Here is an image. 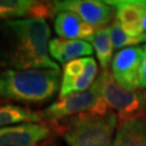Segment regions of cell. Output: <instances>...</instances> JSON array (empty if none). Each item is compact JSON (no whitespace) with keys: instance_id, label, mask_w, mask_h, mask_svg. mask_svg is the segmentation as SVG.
<instances>
[{"instance_id":"6da1fadb","label":"cell","mask_w":146,"mask_h":146,"mask_svg":"<svg viewBox=\"0 0 146 146\" xmlns=\"http://www.w3.org/2000/svg\"><path fill=\"white\" fill-rule=\"evenodd\" d=\"M51 31L46 19L0 22V72L60 69L49 54Z\"/></svg>"},{"instance_id":"7a4b0ae2","label":"cell","mask_w":146,"mask_h":146,"mask_svg":"<svg viewBox=\"0 0 146 146\" xmlns=\"http://www.w3.org/2000/svg\"><path fill=\"white\" fill-rule=\"evenodd\" d=\"M118 117L104 102L96 108L51 125L68 146H113Z\"/></svg>"},{"instance_id":"3957f363","label":"cell","mask_w":146,"mask_h":146,"mask_svg":"<svg viewBox=\"0 0 146 146\" xmlns=\"http://www.w3.org/2000/svg\"><path fill=\"white\" fill-rule=\"evenodd\" d=\"M60 69H26L0 72V99L24 104H42L60 92Z\"/></svg>"},{"instance_id":"277c9868","label":"cell","mask_w":146,"mask_h":146,"mask_svg":"<svg viewBox=\"0 0 146 146\" xmlns=\"http://www.w3.org/2000/svg\"><path fill=\"white\" fill-rule=\"evenodd\" d=\"M101 99L118 117V123L146 115V90H125L115 81L110 70H101L96 80Z\"/></svg>"},{"instance_id":"5b68a950","label":"cell","mask_w":146,"mask_h":146,"mask_svg":"<svg viewBox=\"0 0 146 146\" xmlns=\"http://www.w3.org/2000/svg\"><path fill=\"white\" fill-rule=\"evenodd\" d=\"M104 101L101 99L98 87L93 84L86 91L69 94L65 98L58 99L41 111L42 118L49 125L72 116L96 108Z\"/></svg>"},{"instance_id":"8992f818","label":"cell","mask_w":146,"mask_h":146,"mask_svg":"<svg viewBox=\"0 0 146 146\" xmlns=\"http://www.w3.org/2000/svg\"><path fill=\"white\" fill-rule=\"evenodd\" d=\"M73 12L93 26L96 31L107 27L116 17V10L107 1L99 0H64L53 2L52 16L58 12Z\"/></svg>"},{"instance_id":"52a82bcc","label":"cell","mask_w":146,"mask_h":146,"mask_svg":"<svg viewBox=\"0 0 146 146\" xmlns=\"http://www.w3.org/2000/svg\"><path fill=\"white\" fill-rule=\"evenodd\" d=\"M98 64L91 56L80 58L64 65L58 99L88 90L98 78Z\"/></svg>"},{"instance_id":"ba28073f","label":"cell","mask_w":146,"mask_h":146,"mask_svg":"<svg viewBox=\"0 0 146 146\" xmlns=\"http://www.w3.org/2000/svg\"><path fill=\"white\" fill-rule=\"evenodd\" d=\"M144 56V49L130 47L121 49L111 62V74L115 81L125 90L136 91L140 87V68Z\"/></svg>"},{"instance_id":"9c48e42d","label":"cell","mask_w":146,"mask_h":146,"mask_svg":"<svg viewBox=\"0 0 146 146\" xmlns=\"http://www.w3.org/2000/svg\"><path fill=\"white\" fill-rule=\"evenodd\" d=\"M46 122H23L0 127V146H39L51 139Z\"/></svg>"},{"instance_id":"30bf717a","label":"cell","mask_w":146,"mask_h":146,"mask_svg":"<svg viewBox=\"0 0 146 146\" xmlns=\"http://www.w3.org/2000/svg\"><path fill=\"white\" fill-rule=\"evenodd\" d=\"M107 3L115 8V20L128 35L132 37L143 35V22L146 15V1L115 0L107 1Z\"/></svg>"},{"instance_id":"8fae6325","label":"cell","mask_w":146,"mask_h":146,"mask_svg":"<svg viewBox=\"0 0 146 146\" xmlns=\"http://www.w3.org/2000/svg\"><path fill=\"white\" fill-rule=\"evenodd\" d=\"M53 2L35 0H0V22L52 16Z\"/></svg>"},{"instance_id":"7c38bea8","label":"cell","mask_w":146,"mask_h":146,"mask_svg":"<svg viewBox=\"0 0 146 146\" xmlns=\"http://www.w3.org/2000/svg\"><path fill=\"white\" fill-rule=\"evenodd\" d=\"M54 29L63 39L93 41L96 29L73 12H58L54 15Z\"/></svg>"},{"instance_id":"4fadbf2b","label":"cell","mask_w":146,"mask_h":146,"mask_svg":"<svg viewBox=\"0 0 146 146\" xmlns=\"http://www.w3.org/2000/svg\"><path fill=\"white\" fill-rule=\"evenodd\" d=\"M93 47L87 41L82 40H69L63 38H54L49 43V54L51 58L61 64H67L89 55H92Z\"/></svg>"},{"instance_id":"5bb4252c","label":"cell","mask_w":146,"mask_h":146,"mask_svg":"<svg viewBox=\"0 0 146 146\" xmlns=\"http://www.w3.org/2000/svg\"><path fill=\"white\" fill-rule=\"evenodd\" d=\"M113 146H146V115L118 123Z\"/></svg>"},{"instance_id":"9a60e30c","label":"cell","mask_w":146,"mask_h":146,"mask_svg":"<svg viewBox=\"0 0 146 146\" xmlns=\"http://www.w3.org/2000/svg\"><path fill=\"white\" fill-rule=\"evenodd\" d=\"M23 122H44V120L41 111H36L20 105H0V127Z\"/></svg>"},{"instance_id":"2e32d148","label":"cell","mask_w":146,"mask_h":146,"mask_svg":"<svg viewBox=\"0 0 146 146\" xmlns=\"http://www.w3.org/2000/svg\"><path fill=\"white\" fill-rule=\"evenodd\" d=\"M93 49L96 53V58L99 60L100 66L102 70H108L110 62L114 58L113 56V42L110 37V25L102 29L96 31L93 41Z\"/></svg>"},{"instance_id":"e0dca14e","label":"cell","mask_w":146,"mask_h":146,"mask_svg":"<svg viewBox=\"0 0 146 146\" xmlns=\"http://www.w3.org/2000/svg\"><path fill=\"white\" fill-rule=\"evenodd\" d=\"M110 37H111V42H113L114 49H121V48L125 49V47H136L139 43L144 42L142 36L132 37L128 35L121 28L119 23L116 20L110 25Z\"/></svg>"},{"instance_id":"ac0fdd59","label":"cell","mask_w":146,"mask_h":146,"mask_svg":"<svg viewBox=\"0 0 146 146\" xmlns=\"http://www.w3.org/2000/svg\"><path fill=\"white\" fill-rule=\"evenodd\" d=\"M140 87L141 89H146V49H144V56L140 68Z\"/></svg>"},{"instance_id":"d6986e66","label":"cell","mask_w":146,"mask_h":146,"mask_svg":"<svg viewBox=\"0 0 146 146\" xmlns=\"http://www.w3.org/2000/svg\"><path fill=\"white\" fill-rule=\"evenodd\" d=\"M41 146H62V144L55 139V137H51L48 141H46Z\"/></svg>"},{"instance_id":"ffe728a7","label":"cell","mask_w":146,"mask_h":146,"mask_svg":"<svg viewBox=\"0 0 146 146\" xmlns=\"http://www.w3.org/2000/svg\"><path fill=\"white\" fill-rule=\"evenodd\" d=\"M143 31H146V15L145 19H144V22H143Z\"/></svg>"},{"instance_id":"44dd1931","label":"cell","mask_w":146,"mask_h":146,"mask_svg":"<svg viewBox=\"0 0 146 146\" xmlns=\"http://www.w3.org/2000/svg\"><path fill=\"white\" fill-rule=\"evenodd\" d=\"M144 48H145V49H146V46H145V47H144Z\"/></svg>"}]
</instances>
